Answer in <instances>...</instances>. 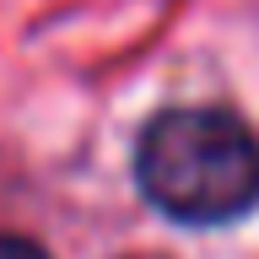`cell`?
<instances>
[{
  "label": "cell",
  "mask_w": 259,
  "mask_h": 259,
  "mask_svg": "<svg viewBox=\"0 0 259 259\" xmlns=\"http://www.w3.org/2000/svg\"><path fill=\"white\" fill-rule=\"evenodd\" d=\"M135 184L173 222H238L259 205V141L227 108L157 113L135 146Z\"/></svg>",
  "instance_id": "obj_1"
},
{
  "label": "cell",
  "mask_w": 259,
  "mask_h": 259,
  "mask_svg": "<svg viewBox=\"0 0 259 259\" xmlns=\"http://www.w3.org/2000/svg\"><path fill=\"white\" fill-rule=\"evenodd\" d=\"M0 259H49L32 238H16V232H0Z\"/></svg>",
  "instance_id": "obj_2"
}]
</instances>
